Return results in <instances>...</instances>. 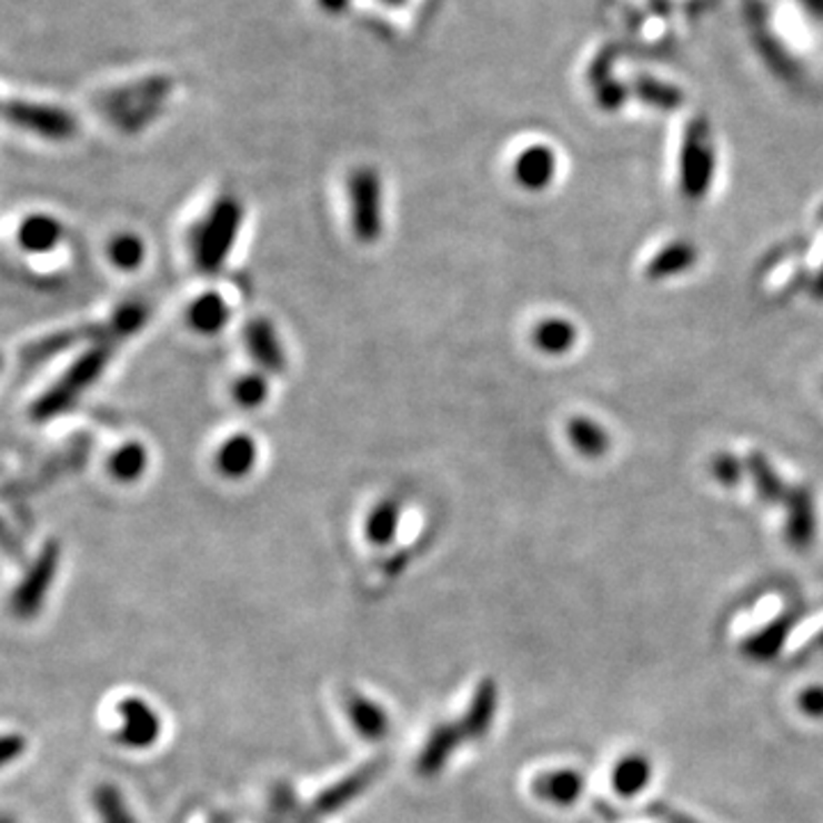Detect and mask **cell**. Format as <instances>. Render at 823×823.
<instances>
[{
	"instance_id": "8",
	"label": "cell",
	"mask_w": 823,
	"mask_h": 823,
	"mask_svg": "<svg viewBox=\"0 0 823 823\" xmlns=\"http://www.w3.org/2000/svg\"><path fill=\"white\" fill-rule=\"evenodd\" d=\"M382 762H373V764H367L362 766L360 771H355L352 775L343 777L341 782H337V785L328 787L325 792H321L317 796V801L311 803L309 807V816L317 819V816H332L337 812H341L343 807H348L352 801L360 799L369 787L371 782L380 775V769Z\"/></svg>"
},
{
	"instance_id": "36",
	"label": "cell",
	"mask_w": 823,
	"mask_h": 823,
	"mask_svg": "<svg viewBox=\"0 0 823 823\" xmlns=\"http://www.w3.org/2000/svg\"><path fill=\"white\" fill-rule=\"evenodd\" d=\"M0 823H17V819L12 814H0Z\"/></svg>"
},
{
	"instance_id": "1",
	"label": "cell",
	"mask_w": 823,
	"mask_h": 823,
	"mask_svg": "<svg viewBox=\"0 0 823 823\" xmlns=\"http://www.w3.org/2000/svg\"><path fill=\"white\" fill-rule=\"evenodd\" d=\"M499 710V686L494 680H483L466 712L460 721L438 725L430 732L428 741L416 757V773L423 777H433L444 771L446 762L469 741H481L490 734Z\"/></svg>"
},
{
	"instance_id": "2",
	"label": "cell",
	"mask_w": 823,
	"mask_h": 823,
	"mask_svg": "<svg viewBox=\"0 0 823 823\" xmlns=\"http://www.w3.org/2000/svg\"><path fill=\"white\" fill-rule=\"evenodd\" d=\"M245 220L243 202L222 194L207 211V215L198 222L192 231V259L207 274H215L224 268L233 245L239 241V233Z\"/></svg>"
},
{
	"instance_id": "17",
	"label": "cell",
	"mask_w": 823,
	"mask_h": 823,
	"mask_svg": "<svg viewBox=\"0 0 823 823\" xmlns=\"http://www.w3.org/2000/svg\"><path fill=\"white\" fill-rule=\"evenodd\" d=\"M19 245L30 254H47L62 241V224L44 213L28 215L19 227Z\"/></svg>"
},
{
	"instance_id": "25",
	"label": "cell",
	"mask_w": 823,
	"mask_h": 823,
	"mask_svg": "<svg viewBox=\"0 0 823 823\" xmlns=\"http://www.w3.org/2000/svg\"><path fill=\"white\" fill-rule=\"evenodd\" d=\"M790 630H792V620L780 618L773 624L764 626V630L757 632L753 639L743 643V652L755 661H771L782 650V645H785Z\"/></svg>"
},
{
	"instance_id": "31",
	"label": "cell",
	"mask_w": 823,
	"mask_h": 823,
	"mask_svg": "<svg viewBox=\"0 0 823 823\" xmlns=\"http://www.w3.org/2000/svg\"><path fill=\"white\" fill-rule=\"evenodd\" d=\"M743 472H746V464H743L734 453L721 451L712 455L710 460V474L714 476V481H719L725 488L739 485L743 479Z\"/></svg>"
},
{
	"instance_id": "26",
	"label": "cell",
	"mask_w": 823,
	"mask_h": 823,
	"mask_svg": "<svg viewBox=\"0 0 823 823\" xmlns=\"http://www.w3.org/2000/svg\"><path fill=\"white\" fill-rule=\"evenodd\" d=\"M399 524H401V505H399V501L384 499V501H380L373 508L369 520H367V538L373 544H389L391 540L397 538Z\"/></svg>"
},
{
	"instance_id": "15",
	"label": "cell",
	"mask_w": 823,
	"mask_h": 823,
	"mask_svg": "<svg viewBox=\"0 0 823 823\" xmlns=\"http://www.w3.org/2000/svg\"><path fill=\"white\" fill-rule=\"evenodd\" d=\"M345 712L352 727H355L362 739L382 741L389 734V714L375 700L362 693H350L345 700Z\"/></svg>"
},
{
	"instance_id": "12",
	"label": "cell",
	"mask_w": 823,
	"mask_h": 823,
	"mask_svg": "<svg viewBox=\"0 0 823 823\" xmlns=\"http://www.w3.org/2000/svg\"><path fill=\"white\" fill-rule=\"evenodd\" d=\"M556 170H559L556 153L544 144H535L520 153V159L515 163V179L522 188L540 192L552 185Z\"/></svg>"
},
{
	"instance_id": "37",
	"label": "cell",
	"mask_w": 823,
	"mask_h": 823,
	"mask_svg": "<svg viewBox=\"0 0 823 823\" xmlns=\"http://www.w3.org/2000/svg\"><path fill=\"white\" fill-rule=\"evenodd\" d=\"M0 364H3V360H0Z\"/></svg>"
},
{
	"instance_id": "23",
	"label": "cell",
	"mask_w": 823,
	"mask_h": 823,
	"mask_svg": "<svg viewBox=\"0 0 823 823\" xmlns=\"http://www.w3.org/2000/svg\"><path fill=\"white\" fill-rule=\"evenodd\" d=\"M579 339V332L574 328V323L565 321V319H546L542 323H538L535 332H533V341L538 345V350H542L544 355H552V358H559V355H565V352H570L574 348Z\"/></svg>"
},
{
	"instance_id": "30",
	"label": "cell",
	"mask_w": 823,
	"mask_h": 823,
	"mask_svg": "<svg viewBox=\"0 0 823 823\" xmlns=\"http://www.w3.org/2000/svg\"><path fill=\"white\" fill-rule=\"evenodd\" d=\"M634 92L645 103L656 106V108H663V110H673V108H678L684 101V97H682L680 90H675L671 86H663L659 81H652V78H641V81H636Z\"/></svg>"
},
{
	"instance_id": "7",
	"label": "cell",
	"mask_w": 823,
	"mask_h": 823,
	"mask_svg": "<svg viewBox=\"0 0 823 823\" xmlns=\"http://www.w3.org/2000/svg\"><path fill=\"white\" fill-rule=\"evenodd\" d=\"M117 714L122 719L120 730H117V741L127 749L142 751L153 746L161 739L163 723L161 716L155 714L151 704L142 697H127L117 707Z\"/></svg>"
},
{
	"instance_id": "18",
	"label": "cell",
	"mask_w": 823,
	"mask_h": 823,
	"mask_svg": "<svg viewBox=\"0 0 823 823\" xmlns=\"http://www.w3.org/2000/svg\"><path fill=\"white\" fill-rule=\"evenodd\" d=\"M147 319H149V309L142 302H127L112 313V319L103 328H97L94 332H88V334L97 339V343L114 345V341L129 339L136 332H140Z\"/></svg>"
},
{
	"instance_id": "6",
	"label": "cell",
	"mask_w": 823,
	"mask_h": 823,
	"mask_svg": "<svg viewBox=\"0 0 823 823\" xmlns=\"http://www.w3.org/2000/svg\"><path fill=\"white\" fill-rule=\"evenodd\" d=\"M58 570H60V544L47 542L10 598V609L17 618L30 620L42 611L47 595L51 593V585L58 576Z\"/></svg>"
},
{
	"instance_id": "20",
	"label": "cell",
	"mask_w": 823,
	"mask_h": 823,
	"mask_svg": "<svg viewBox=\"0 0 823 823\" xmlns=\"http://www.w3.org/2000/svg\"><path fill=\"white\" fill-rule=\"evenodd\" d=\"M188 319H190V325L194 328V332L213 337V334H220L227 328V323L231 319V309L220 293H204L192 302Z\"/></svg>"
},
{
	"instance_id": "14",
	"label": "cell",
	"mask_w": 823,
	"mask_h": 823,
	"mask_svg": "<svg viewBox=\"0 0 823 823\" xmlns=\"http://www.w3.org/2000/svg\"><path fill=\"white\" fill-rule=\"evenodd\" d=\"M259 460V446L250 435H233L215 451V469L231 481L245 479Z\"/></svg>"
},
{
	"instance_id": "13",
	"label": "cell",
	"mask_w": 823,
	"mask_h": 823,
	"mask_svg": "<svg viewBox=\"0 0 823 823\" xmlns=\"http://www.w3.org/2000/svg\"><path fill=\"white\" fill-rule=\"evenodd\" d=\"M743 464H746V472H749V476L755 485L757 496L766 505H785L787 503L794 485L782 481V476L775 472V466L771 464V460L762 451H751L746 455V460H743Z\"/></svg>"
},
{
	"instance_id": "29",
	"label": "cell",
	"mask_w": 823,
	"mask_h": 823,
	"mask_svg": "<svg viewBox=\"0 0 823 823\" xmlns=\"http://www.w3.org/2000/svg\"><path fill=\"white\" fill-rule=\"evenodd\" d=\"M270 394V387H268V380L263 373H248L243 378H239L237 382L231 384V397H233V403L245 408V410H257L265 403Z\"/></svg>"
},
{
	"instance_id": "10",
	"label": "cell",
	"mask_w": 823,
	"mask_h": 823,
	"mask_svg": "<svg viewBox=\"0 0 823 823\" xmlns=\"http://www.w3.org/2000/svg\"><path fill=\"white\" fill-rule=\"evenodd\" d=\"M6 114L17 127H23L32 133H39L44 138L64 140L71 138L76 131V122L60 108H47V106H26V103H12Z\"/></svg>"
},
{
	"instance_id": "3",
	"label": "cell",
	"mask_w": 823,
	"mask_h": 823,
	"mask_svg": "<svg viewBox=\"0 0 823 823\" xmlns=\"http://www.w3.org/2000/svg\"><path fill=\"white\" fill-rule=\"evenodd\" d=\"M112 348L114 345L110 343H94L90 350H86L83 355L73 362V367H69V371L34 403L32 416L37 421H49L71 410L78 403V399H81L103 375L112 358Z\"/></svg>"
},
{
	"instance_id": "9",
	"label": "cell",
	"mask_w": 823,
	"mask_h": 823,
	"mask_svg": "<svg viewBox=\"0 0 823 823\" xmlns=\"http://www.w3.org/2000/svg\"><path fill=\"white\" fill-rule=\"evenodd\" d=\"M245 345L250 358L265 373L280 375L287 369V350L280 339L278 328L268 319H252L245 325Z\"/></svg>"
},
{
	"instance_id": "5",
	"label": "cell",
	"mask_w": 823,
	"mask_h": 823,
	"mask_svg": "<svg viewBox=\"0 0 823 823\" xmlns=\"http://www.w3.org/2000/svg\"><path fill=\"white\" fill-rule=\"evenodd\" d=\"M716 172V149L710 136V124L704 120H693L684 136L682 147V168L680 183L684 198L697 202L712 188Z\"/></svg>"
},
{
	"instance_id": "4",
	"label": "cell",
	"mask_w": 823,
	"mask_h": 823,
	"mask_svg": "<svg viewBox=\"0 0 823 823\" xmlns=\"http://www.w3.org/2000/svg\"><path fill=\"white\" fill-rule=\"evenodd\" d=\"M350 198V227L355 239L373 245L382 237V181L373 168H360L348 179Z\"/></svg>"
},
{
	"instance_id": "11",
	"label": "cell",
	"mask_w": 823,
	"mask_h": 823,
	"mask_svg": "<svg viewBox=\"0 0 823 823\" xmlns=\"http://www.w3.org/2000/svg\"><path fill=\"white\" fill-rule=\"evenodd\" d=\"M785 511V538L799 552H805L816 535V508L812 490L807 485H794Z\"/></svg>"
},
{
	"instance_id": "33",
	"label": "cell",
	"mask_w": 823,
	"mask_h": 823,
	"mask_svg": "<svg viewBox=\"0 0 823 823\" xmlns=\"http://www.w3.org/2000/svg\"><path fill=\"white\" fill-rule=\"evenodd\" d=\"M26 751V739L21 734H0V769L19 760Z\"/></svg>"
},
{
	"instance_id": "21",
	"label": "cell",
	"mask_w": 823,
	"mask_h": 823,
	"mask_svg": "<svg viewBox=\"0 0 823 823\" xmlns=\"http://www.w3.org/2000/svg\"><path fill=\"white\" fill-rule=\"evenodd\" d=\"M697 261V248L689 241H678L671 243L669 248H663L648 265V278L650 280H669L678 278V274L686 272L693 268Z\"/></svg>"
},
{
	"instance_id": "35",
	"label": "cell",
	"mask_w": 823,
	"mask_h": 823,
	"mask_svg": "<svg viewBox=\"0 0 823 823\" xmlns=\"http://www.w3.org/2000/svg\"><path fill=\"white\" fill-rule=\"evenodd\" d=\"M812 293H814L816 300H823V265H821V270H819V274H816V280H814V284H812Z\"/></svg>"
},
{
	"instance_id": "28",
	"label": "cell",
	"mask_w": 823,
	"mask_h": 823,
	"mask_svg": "<svg viewBox=\"0 0 823 823\" xmlns=\"http://www.w3.org/2000/svg\"><path fill=\"white\" fill-rule=\"evenodd\" d=\"M147 248L138 233H117L108 243V259L122 270H136L142 265Z\"/></svg>"
},
{
	"instance_id": "22",
	"label": "cell",
	"mask_w": 823,
	"mask_h": 823,
	"mask_svg": "<svg viewBox=\"0 0 823 823\" xmlns=\"http://www.w3.org/2000/svg\"><path fill=\"white\" fill-rule=\"evenodd\" d=\"M568 438L572 446L585 458H602L611 449V438L606 430L588 416H574L568 423Z\"/></svg>"
},
{
	"instance_id": "16",
	"label": "cell",
	"mask_w": 823,
	"mask_h": 823,
	"mask_svg": "<svg viewBox=\"0 0 823 823\" xmlns=\"http://www.w3.org/2000/svg\"><path fill=\"white\" fill-rule=\"evenodd\" d=\"M583 787H585V780L574 769H561V771H552V773H542L533 782L535 796L542 799L544 803L556 805V807H570L572 803H576L583 794Z\"/></svg>"
},
{
	"instance_id": "19",
	"label": "cell",
	"mask_w": 823,
	"mask_h": 823,
	"mask_svg": "<svg viewBox=\"0 0 823 823\" xmlns=\"http://www.w3.org/2000/svg\"><path fill=\"white\" fill-rule=\"evenodd\" d=\"M650 780H652V762L639 753L622 757L611 773L613 790L622 799H634L641 792H645Z\"/></svg>"
},
{
	"instance_id": "34",
	"label": "cell",
	"mask_w": 823,
	"mask_h": 823,
	"mask_svg": "<svg viewBox=\"0 0 823 823\" xmlns=\"http://www.w3.org/2000/svg\"><path fill=\"white\" fill-rule=\"evenodd\" d=\"M654 814H656V816H663V819H669L671 823H697V821L686 819V816H682V814H678V812H673V810H669V807H656Z\"/></svg>"
},
{
	"instance_id": "27",
	"label": "cell",
	"mask_w": 823,
	"mask_h": 823,
	"mask_svg": "<svg viewBox=\"0 0 823 823\" xmlns=\"http://www.w3.org/2000/svg\"><path fill=\"white\" fill-rule=\"evenodd\" d=\"M92 799L101 823H138L127 799L114 785H99Z\"/></svg>"
},
{
	"instance_id": "32",
	"label": "cell",
	"mask_w": 823,
	"mask_h": 823,
	"mask_svg": "<svg viewBox=\"0 0 823 823\" xmlns=\"http://www.w3.org/2000/svg\"><path fill=\"white\" fill-rule=\"evenodd\" d=\"M799 710L810 719H823V686H807L799 695Z\"/></svg>"
},
{
	"instance_id": "24",
	"label": "cell",
	"mask_w": 823,
	"mask_h": 823,
	"mask_svg": "<svg viewBox=\"0 0 823 823\" xmlns=\"http://www.w3.org/2000/svg\"><path fill=\"white\" fill-rule=\"evenodd\" d=\"M149 466V453L142 444L131 442L122 449H117L108 460V472L114 481L120 483H136L142 479Z\"/></svg>"
}]
</instances>
